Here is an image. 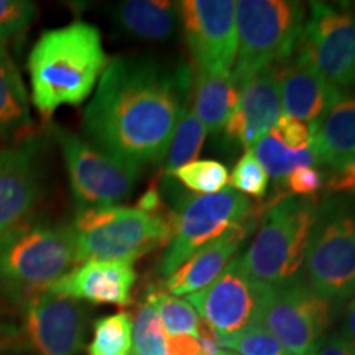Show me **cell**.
Listing matches in <instances>:
<instances>
[{
  "label": "cell",
  "instance_id": "cell-20",
  "mask_svg": "<svg viewBox=\"0 0 355 355\" xmlns=\"http://www.w3.org/2000/svg\"><path fill=\"white\" fill-rule=\"evenodd\" d=\"M309 150L314 162L337 168L355 153V94H343L309 123Z\"/></svg>",
  "mask_w": 355,
  "mask_h": 355
},
{
  "label": "cell",
  "instance_id": "cell-13",
  "mask_svg": "<svg viewBox=\"0 0 355 355\" xmlns=\"http://www.w3.org/2000/svg\"><path fill=\"white\" fill-rule=\"evenodd\" d=\"M180 20L194 69L232 73L239 43L235 2L183 0L180 3Z\"/></svg>",
  "mask_w": 355,
  "mask_h": 355
},
{
  "label": "cell",
  "instance_id": "cell-2",
  "mask_svg": "<svg viewBox=\"0 0 355 355\" xmlns=\"http://www.w3.org/2000/svg\"><path fill=\"white\" fill-rule=\"evenodd\" d=\"M99 28L76 20L46 30L28 56L33 105L50 119L63 105H79L91 96L107 68Z\"/></svg>",
  "mask_w": 355,
  "mask_h": 355
},
{
  "label": "cell",
  "instance_id": "cell-10",
  "mask_svg": "<svg viewBox=\"0 0 355 355\" xmlns=\"http://www.w3.org/2000/svg\"><path fill=\"white\" fill-rule=\"evenodd\" d=\"M275 295V288L250 277L234 257L209 286L189 295V304L217 332L219 339L230 337L254 324H261Z\"/></svg>",
  "mask_w": 355,
  "mask_h": 355
},
{
  "label": "cell",
  "instance_id": "cell-29",
  "mask_svg": "<svg viewBox=\"0 0 355 355\" xmlns=\"http://www.w3.org/2000/svg\"><path fill=\"white\" fill-rule=\"evenodd\" d=\"M173 176L180 181L184 188L198 194H216L225 189L229 184L227 168L216 159H201L178 168Z\"/></svg>",
  "mask_w": 355,
  "mask_h": 355
},
{
  "label": "cell",
  "instance_id": "cell-5",
  "mask_svg": "<svg viewBox=\"0 0 355 355\" xmlns=\"http://www.w3.org/2000/svg\"><path fill=\"white\" fill-rule=\"evenodd\" d=\"M306 21V7L291 0L235 2L237 58L232 79L241 89L257 73L295 56Z\"/></svg>",
  "mask_w": 355,
  "mask_h": 355
},
{
  "label": "cell",
  "instance_id": "cell-4",
  "mask_svg": "<svg viewBox=\"0 0 355 355\" xmlns=\"http://www.w3.org/2000/svg\"><path fill=\"white\" fill-rule=\"evenodd\" d=\"M318 199L282 194L265 212L254 242L241 257L243 270L273 288L301 278Z\"/></svg>",
  "mask_w": 355,
  "mask_h": 355
},
{
  "label": "cell",
  "instance_id": "cell-25",
  "mask_svg": "<svg viewBox=\"0 0 355 355\" xmlns=\"http://www.w3.org/2000/svg\"><path fill=\"white\" fill-rule=\"evenodd\" d=\"M252 152L260 162V165L263 166L268 178H273L277 181H285L296 168L314 166V163H316L309 148L293 152L285 145L279 144L272 133H266L265 137H261L254 145Z\"/></svg>",
  "mask_w": 355,
  "mask_h": 355
},
{
  "label": "cell",
  "instance_id": "cell-15",
  "mask_svg": "<svg viewBox=\"0 0 355 355\" xmlns=\"http://www.w3.org/2000/svg\"><path fill=\"white\" fill-rule=\"evenodd\" d=\"M86 316L79 301L43 291L26 301V332L40 355H78Z\"/></svg>",
  "mask_w": 355,
  "mask_h": 355
},
{
  "label": "cell",
  "instance_id": "cell-32",
  "mask_svg": "<svg viewBox=\"0 0 355 355\" xmlns=\"http://www.w3.org/2000/svg\"><path fill=\"white\" fill-rule=\"evenodd\" d=\"M37 15L33 2L25 0H0V44L24 33Z\"/></svg>",
  "mask_w": 355,
  "mask_h": 355
},
{
  "label": "cell",
  "instance_id": "cell-39",
  "mask_svg": "<svg viewBox=\"0 0 355 355\" xmlns=\"http://www.w3.org/2000/svg\"><path fill=\"white\" fill-rule=\"evenodd\" d=\"M345 339L349 340L350 344L355 347V296L350 300L347 304V309H345V318L343 324V332H340Z\"/></svg>",
  "mask_w": 355,
  "mask_h": 355
},
{
  "label": "cell",
  "instance_id": "cell-14",
  "mask_svg": "<svg viewBox=\"0 0 355 355\" xmlns=\"http://www.w3.org/2000/svg\"><path fill=\"white\" fill-rule=\"evenodd\" d=\"M38 137H24L0 150V235L37 206L42 194L43 163Z\"/></svg>",
  "mask_w": 355,
  "mask_h": 355
},
{
  "label": "cell",
  "instance_id": "cell-6",
  "mask_svg": "<svg viewBox=\"0 0 355 355\" xmlns=\"http://www.w3.org/2000/svg\"><path fill=\"white\" fill-rule=\"evenodd\" d=\"M303 279L331 303L355 295V199L318 202L303 263Z\"/></svg>",
  "mask_w": 355,
  "mask_h": 355
},
{
  "label": "cell",
  "instance_id": "cell-22",
  "mask_svg": "<svg viewBox=\"0 0 355 355\" xmlns=\"http://www.w3.org/2000/svg\"><path fill=\"white\" fill-rule=\"evenodd\" d=\"M122 32L141 40L170 38L180 21V7L168 0H125L112 10Z\"/></svg>",
  "mask_w": 355,
  "mask_h": 355
},
{
  "label": "cell",
  "instance_id": "cell-38",
  "mask_svg": "<svg viewBox=\"0 0 355 355\" xmlns=\"http://www.w3.org/2000/svg\"><path fill=\"white\" fill-rule=\"evenodd\" d=\"M166 355H201V349L193 336H166Z\"/></svg>",
  "mask_w": 355,
  "mask_h": 355
},
{
  "label": "cell",
  "instance_id": "cell-28",
  "mask_svg": "<svg viewBox=\"0 0 355 355\" xmlns=\"http://www.w3.org/2000/svg\"><path fill=\"white\" fill-rule=\"evenodd\" d=\"M132 355H166V332L148 301L137 309L132 321Z\"/></svg>",
  "mask_w": 355,
  "mask_h": 355
},
{
  "label": "cell",
  "instance_id": "cell-23",
  "mask_svg": "<svg viewBox=\"0 0 355 355\" xmlns=\"http://www.w3.org/2000/svg\"><path fill=\"white\" fill-rule=\"evenodd\" d=\"M28 94L20 71L0 44V137L15 139L30 128Z\"/></svg>",
  "mask_w": 355,
  "mask_h": 355
},
{
  "label": "cell",
  "instance_id": "cell-30",
  "mask_svg": "<svg viewBox=\"0 0 355 355\" xmlns=\"http://www.w3.org/2000/svg\"><path fill=\"white\" fill-rule=\"evenodd\" d=\"M220 347L235 355H288L263 324H254L237 334L219 339Z\"/></svg>",
  "mask_w": 355,
  "mask_h": 355
},
{
  "label": "cell",
  "instance_id": "cell-1",
  "mask_svg": "<svg viewBox=\"0 0 355 355\" xmlns=\"http://www.w3.org/2000/svg\"><path fill=\"white\" fill-rule=\"evenodd\" d=\"M191 87L193 73L186 64L115 58L84 110V130L97 150L140 171L165 159Z\"/></svg>",
  "mask_w": 355,
  "mask_h": 355
},
{
  "label": "cell",
  "instance_id": "cell-41",
  "mask_svg": "<svg viewBox=\"0 0 355 355\" xmlns=\"http://www.w3.org/2000/svg\"><path fill=\"white\" fill-rule=\"evenodd\" d=\"M288 355H291V354H288ZM303 355H313V352H311V354H303Z\"/></svg>",
  "mask_w": 355,
  "mask_h": 355
},
{
  "label": "cell",
  "instance_id": "cell-9",
  "mask_svg": "<svg viewBox=\"0 0 355 355\" xmlns=\"http://www.w3.org/2000/svg\"><path fill=\"white\" fill-rule=\"evenodd\" d=\"M295 56L313 66L332 87H355V12L311 3Z\"/></svg>",
  "mask_w": 355,
  "mask_h": 355
},
{
  "label": "cell",
  "instance_id": "cell-7",
  "mask_svg": "<svg viewBox=\"0 0 355 355\" xmlns=\"http://www.w3.org/2000/svg\"><path fill=\"white\" fill-rule=\"evenodd\" d=\"M73 232L76 266L89 260L133 263L171 239L168 217L123 206L78 211Z\"/></svg>",
  "mask_w": 355,
  "mask_h": 355
},
{
  "label": "cell",
  "instance_id": "cell-16",
  "mask_svg": "<svg viewBox=\"0 0 355 355\" xmlns=\"http://www.w3.org/2000/svg\"><path fill=\"white\" fill-rule=\"evenodd\" d=\"M282 112L278 66H272L257 73L241 87L237 105L225 122V133L247 150L254 148L261 137L270 133Z\"/></svg>",
  "mask_w": 355,
  "mask_h": 355
},
{
  "label": "cell",
  "instance_id": "cell-40",
  "mask_svg": "<svg viewBox=\"0 0 355 355\" xmlns=\"http://www.w3.org/2000/svg\"><path fill=\"white\" fill-rule=\"evenodd\" d=\"M224 355H235V354H232V352H224Z\"/></svg>",
  "mask_w": 355,
  "mask_h": 355
},
{
  "label": "cell",
  "instance_id": "cell-21",
  "mask_svg": "<svg viewBox=\"0 0 355 355\" xmlns=\"http://www.w3.org/2000/svg\"><path fill=\"white\" fill-rule=\"evenodd\" d=\"M193 112L207 132L217 133L225 127L241 96L232 73H211L194 69L193 73Z\"/></svg>",
  "mask_w": 355,
  "mask_h": 355
},
{
  "label": "cell",
  "instance_id": "cell-12",
  "mask_svg": "<svg viewBox=\"0 0 355 355\" xmlns=\"http://www.w3.org/2000/svg\"><path fill=\"white\" fill-rule=\"evenodd\" d=\"M334 319V303L311 290L303 278L275 288L261 324L291 355L311 354Z\"/></svg>",
  "mask_w": 355,
  "mask_h": 355
},
{
  "label": "cell",
  "instance_id": "cell-24",
  "mask_svg": "<svg viewBox=\"0 0 355 355\" xmlns=\"http://www.w3.org/2000/svg\"><path fill=\"white\" fill-rule=\"evenodd\" d=\"M206 127L194 115L188 105L180 115V121L173 133V139L168 148L165 159V176L170 178L178 168L193 163L201 152V146L206 139Z\"/></svg>",
  "mask_w": 355,
  "mask_h": 355
},
{
  "label": "cell",
  "instance_id": "cell-31",
  "mask_svg": "<svg viewBox=\"0 0 355 355\" xmlns=\"http://www.w3.org/2000/svg\"><path fill=\"white\" fill-rule=\"evenodd\" d=\"M229 181L235 189L241 191L243 196L250 194L254 198H263L268 189V175L260 165L252 148H248L239 159Z\"/></svg>",
  "mask_w": 355,
  "mask_h": 355
},
{
  "label": "cell",
  "instance_id": "cell-36",
  "mask_svg": "<svg viewBox=\"0 0 355 355\" xmlns=\"http://www.w3.org/2000/svg\"><path fill=\"white\" fill-rule=\"evenodd\" d=\"M313 355H355V347L340 332H334L319 340Z\"/></svg>",
  "mask_w": 355,
  "mask_h": 355
},
{
  "label": "cell",
  "instance_id": "cell-33",
  "mask_svg": "<svg viewBox=\"0 0 355 355\" xmlns=\"http://www.w3.org/2000/svg\"><path fill=\"white\" fill-rule=\"evenodd\" d=\"M270 133L279 144L285 145L288 150H293V152L309 148V127H306L304 122L288 117L285 114H282V117L278 119Z\"/></svg>",
  "mask_w": 355,
  "mask_h": 355
},
{
  "label": "cell",
  "instance_id": "cell-26",
  "mask_svg": "<svg viewBox=\"0 0 355 355\" xmlns=\"http://www.w3.org/2000/svg\"><path fill=\"white\" fill-rule=\"evenodd\" d=\"M132 318L127 313H115L96 321L89 355H132Z\"/></svg>",
  "mask_w": 355,
  "mask_h": 355
},
{
  "label": "cell",
  "instance_id": "cell-34",
  "mask_svg": "<svg viewBox=\"0 0 355 355\" xmlns=\"http://www.w3.org/2000/svg\"><path fill=\"white\" fill-rule=\"evenodd\" d=\"M324 175L314 166H300L286 178V184L293 196L314 198V194L322 188Z\"/></svg>",
  "mask_w": 355,
  "mask_h": 355
},
{
  "label": "cell",
  "instance_id": "cell-3",
  "mask_svg": "<svg viewBox=\"0 0 355 355\" xmlns=\"http://www.w3.org/2000/svg\"><path fill=\"white\" fill-rule=\"evenodd\" d=\"M76 266L73 227L24 220L0 235V283L13 298L46 291Z\"/></svg>",
  "mask_w": 355,
  "mask_h": 355
},
{
  "label": "cell",
  "instance_id": "cell-35",
  "mask_svg": "<svg viewBox=\"0 0 355 355\" xmlns=\"http://www.w3.org/2000/svg\"><path fill=\"white\" fill-rule=\"evenodd\" d=\"M326 189L336 194H355V153L337 168H332V173L327 176Z\"/></svg>",
  "mask_w": 355,
  "mask_h": 355
},
{
  "label": "cell",
  "instance_id": "cell-37",
  "mask_svg": "<svg viewBox=\"0 0 355 355\" xmlns=\"http://www.w3.org/2000/svg\"><path fill=\"white\" fill-rule=\"evenodd\" d=\"M196 340L199 344V349H201V355H224V350H222L219 343V336L202 319L199 321Z\"/></svg>",
  "mask_w": 355,
  "mask_h": 355
},
{
  "label": "cell",
  "instance_id": "cell-8",
  "mask_svg": "<svg viewBox=\"0 0 355 355\" xmlns=\"http://www.w3.org/2000/svg\"><path fill=\"white\" fill-rule=\"evenodd\" d=\"M250 214L247 196L230 188L216 194H183L168 216L171 239L158 263V273L170 277L191 255L243 224Z\"/></svg>",
  "mask_w": 355,
  "mask_h": 355
},
{
  "label": "cell",
  "instance_id": "cell-18",
  "mask_svg": "<svg viewBox=\"0 0 355 355\" xmlns=\"http://www.w3.org/2000/svg\"><path fill=\"white\" fill-rule=\"evenodd\" d=\"M278 86L283 112L300 122H314L344 94L332 87L309 63L293 56L278 66Z\"/></svg>",
  "mask_w": 355,
  "mask_h": 355
},
{
  "label": "cell",
  "instance_id": "cell-11",
  "mask_svg": "<svg viewBox=\"0 0 355 355\" xmlns=\"http://www.w3.org/2000/svg\"><path fill=\"white\" fill-rule=\"evenodd\" d=\"M55 133L78 211L117 206L130 196L139 180V170L102 153L91 141L66 128L58 127Z\"/></svg>",
  "mask_w": 355,
  "mask_h": 355
},
{
  "label": "cell",
  "instance_id": "cell-19",
  "mask_svg": "<svg viewBox=\"0 0 355 355\" xmlns=\"http://www.w3.org/2000/svg\"><path fill=\"white\" fill-rule=\"evenodd\" d=\"M255 217V216H254ZM252 214L243 224L229 230L217 241L207 243L196 254L191 255L180 268L165 279V290L173 296L193 295L209 286L234 259L235 252L242 245L250 229L255 225Z\"/></svg>",
  "mask_w": 355,
  "mask_h": 355
},
{
  "label": "cell",
  "instance_id": "cell-27",
  "mask_svg": "<svg viewBox=\"0 0 355 355\" xmlns=\"http://www.w3.org/2000/svg\"><path fill=\"white\" fill-rule=\"evenodd\" d=\"M146 301L157 311L163 329L168 336L196 337L199 321L196 309L188 301L176 298L163 291H150Z\"/></svg>",
  "mask_w": 355,
  "mask_h": 355
},
{
  "label": "cell",
  "instance_id": "cell-17",
  "mask_svg": "<svg viewBox=\"0 0 355 355\" xmlns=\"http://www.w3.org/2000/svg\"><path fill=\"white\" fill-rule=\"evenodd\" d=\"M137 273L130 261L89 260L74 266L46 291L94 304L127 306Z\"/></svg>",
  "mask_w": 355,
  "mask_h": 355
}]
</instances>
